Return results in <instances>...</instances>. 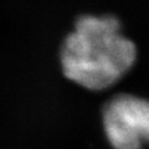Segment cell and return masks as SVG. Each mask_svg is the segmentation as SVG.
<instances>
[{
    "label": "cell",
    "mask_w": 149,
    "mask_h": 149,
    "mask_svg": "<svg viewBox=\"0 0 149 149\" xmlns=\"http://www.w3.org/2000/svg\"><path fill=\"white\" fill-rule=\"evenodd\" d=\"M103 130L114 149H142L149 144V101L128 93L117 95L102 113Z\"/></svg>",
    "instance_id": "cell-2"
},
{
    "label": "cell",
    "mask_w": 149,
    "mask_h": 149,
    "mask_svg": "<svg viewBox=\"0 0 149 149\" xmlns=\"http://www.w3.org/2000/svg\"><path fill=\"white\" fill-rule=\"evenodd\" d=\"M60 58L68 80L101 91L117 83L133 67L137 46L122 34L116 16L83 15L63 40Z\"/></svg>",
    "instance_id": "cell-1"
}]
</instances>
